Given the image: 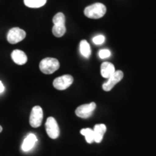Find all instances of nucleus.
I'll use <instances>...</instances> for the list:
<instances>
[{
	"mask_svg": "<svg viewBox=\"0 0 156 156\" xmlns=\"http://www.w3.org/2000/svg\"><path fill=\"white\" fill-rule=\"evenodd\" d=\"M59 67V62L55 58H45L39 64L40 70L46 75H51L55 73L56 70L58 69Z\"/></svg>",
	"mask_w": 156,
	"mask_h": 156,
	"instance_id": "nucleus-2",
	"label": "nucleus"
},
{
	"mask_svg": "<svg viewBox=\"0 0 156 156\" xmlns=\"http://www.w3.org/2000/svg\"><path fill=\"white\" fill-rule=\"evenodd\" d=\"M106 126L103 124H96L94 126V142L100 143L103 140V135L106 132Z\"/></svg>",
	"mask_w": 156,
	"mask_h": 156,
	"instance_id": "nucleus-11",
	"label": "nucleus"
},
{
	"mask_svg": "<svg viewBox=\"0 0 156 156\" xmlns=\"http://www.w3.org/2000/svg\"><path fill=\"white\" fill-rule=\"evenodd\" d=\"M5 91V86H4L3 83L0 81V93H3Z\"/></svg>",
	"mask_w": 156,
	"mask_h": 156,
	"instance_id": "nucleus-20",
	"label": "nucleus"
},
{
	"mask_svg": "<svg viewBox=\"0 0 156 156\" xmlns=\"http://www.w3.org/2000/svg\"><path fill=\"white\" fill-rule=\"evenodd\" d=\"M2 131V126H0V133H1Z\"/></svg>",
	"mask_w": 156,
	"mask_h": 156,
	"instance_id": "nucleus-21",
	"label": "nucleus"
},
{
	"mask_svg": "<svg viewBox=\"0 0 156 156\" xmlns=\"http://www.w3.org/2000/svg\"><path fill=\"white\" fill-rule=\"evenodd\" d=\"M43 118H44V113L41 107L39 106H34L31 110L30 119H29L30 126L34 128L39 127L42 124Z\"/></svg>",
	"mask_w": 156,
	"mask_h": 156,
	"instance_id": "nucleus-3",
	"label": "nucleus"
},
{
	"mask_svg": "<svg viewBox=\"0 0 156 156\" xmlns=\"http://www.w3.org/2000/svg\"><path fill=\"white\" fill-rule=\"evenodd\" d=\"M37 142V137L34 134H29L25 137L22 144V150L23 151L27 152L30 151L34 147L35 144Z\"/></svg>",
	"mask_w": 156,
	"mask_h": 156,
	"instance_id": "nucleus-12",
	"label": "nucleus"
},
{
	"mask_svg": "<svg viewBox=\"0 0 156 156\" xmlns=\"http://www.w3.org/2000/svg\"><path fill=\"white\" fill-rule=\"evenodd\" d=\"M95 108H96V104L94 102L81 105L76 108L75 114L80 118L87 119L92 115Z\"/></svg>",
	"mask_w": 156,
	"mask_h": 156,
	"instance_id": "nucleus-8",
	"label": "nucleus"
},
{
	"mask_svg": "<svg viewBox=\"0 0 156 156\" xmlns=\"http://www.w3.org/2000/svg\"><path fill=\"white\" fill-rule=\"evenodd\" d=\"M80 134L85 136V140L87 143H93L94 142V132L93 129L90 128L83 129L80 130Z\"/></svg>",
	"mask_w": 156,
	"mask_h": 156,
	"instance_id": "nucleus-15",
	"label": "nucleus"
},
{
	"mask_svg": "<svg viewBox=\"0 0 156 156\" xmlns=\"http://www.w3.org/2000/svg\"><path fill=\"white\" fill-rule=\"evenodd\" d=\"M80 51L85 58H89L91 54L90 46L86 40H82L80 44Z\"/></svg>",
	"mask_w": 156,
	"mask_h": 156,
	"instance_id": "nucleus-13",
	"label": "nucleus"
},
{
	"mask_svg": "<svg viewBox=\"0 0 156 156\" xmlns=\"http://www.w3.org/2000/svg\"><path fill=\"white\" fill-rule=\"evenodd\" d=\"M46 133L51 139H56L59 136V127H58L57 122L54 117H48L46 120Z\"/></svg>",
	"mask_w": 156,
	"mask_h": 156,
	"instance_id": "nucleus-4",
	"label": "nucleus"
},
{
	"mask_svg": "<svg viewBox=\"0 0 156 156\" xmlns=\"http://www.w3.org/2000/svg\"><path fill=\"white\" fill-rule=\"evenodd\" d=\"M93 42L95 45H101L105 42V36L103 35H98V36H95L93 38Z\"/></svg>",
	"mask_w": 156,
	"mask_h": 156,
	"instance_id": "nucleus-18",
	"label": "nucleus"
},
{
	"mask_svg": "<svg viewBox=\"0 0 156 156\" xmlns=\"http://www.w3.org/2000/svg\"><path fill=\"white\" fill-rule=\"evenodd\" d=\"M112 55V53L108 49H101L99 51L98 56L101 58H106Z\"/></svg>",
	"mask_w": 156,
	"mask_h": 156,
	"instance_id": "nucleus-19",
	"label": "nucleus"
},
{
	"mask_svg": "<svg viewBox=\"0 0 156 156\" xmlns=\"http://www.w3.org/2000/svg\"><path fill=\"white\" fill-rule=\"evenodd\" d=\"M54 25H65V16L63 13L58 12L53 17Z\"/></svg>",
	"mask_w": 156,
	"mask_h": 156,
	"instance_id": "nucleus-17",
	"label": "nucleus"
},
{
	"mask_svg": "<svg viewBox=\"0 0 156 156\" xmlns=\"http://www.w3.org/2000/svg\"><path fill=\"white\" fill-rule=\"evenodd\" d=\"M52 33H53L54 36L57 38L63 36L66 33L65 25H54L53 28H52Z\"/></svg>",
	"mask_w": 156,
	"mask_h": 156,
	"instance_id": "nucleus-16",
	"label": "nucleus"
},
{
	"mask_svg": "<svg viewBox=\"0 0 156 156\" xmlns=\"http://www.w3.org/2000/svg\"><path fill=\"white\" fill-rule=\"evenodd\" d=\"M74 79L73 76L69 75H64L61 77L56 78L53 82V85L56 89L58 90H64L67 89L69 86H71L73 83Z\"/></svg>",
	"mask_w": 156,
	"mask_h": 156,
	"instance_id": "nucleus-7",
	"label": "nucleus"
},
{
	"mask_svg": "<svg viewBox=\"0 0 156 156\" xmlns=\"http://www.w3.org/2000/svg\"><path fill=\"white\" fill-rule=\"evenodd\" d=\"M123 77H124V73L121 70L115 71V73L110 77L108 78L106 83L103 84V90L106 92L112 90L115 85L119 83L123 79Z\"/></svg>",
	"mask_w": 156,
	"mask_h": 156,
	"instance_id": "nucleus-5",
	"label": "nucleus"
},
{
	"mask_svg": "<svg viewBox=\"0 0 156 156\" xmlns=\"http://www.w3.org/2000/svg\"><path fill=\"white\" fill-rule=\"evenodd\" d=\"M26 36V33L23 29L19 28H13L9 30L7 34V41L9 44H15L22 41Z\"/></svg>",
	"mask_w": 156,
	"mask_h": 156,
	"instance_id": "nucleus-6",
	"label": "nucleus"
},
{
	"mask_svg": "<svg viewBox=\"0 0 156 156\" xmlns=\"http://www.w3.org/2000/svg\"><path fill=\"white\" fill-rule=\"evenodd\" d=\"M106 12V7L102 3H95L87 6L84 10V14L88 18L99 19L104 16Z\"/></svg>",
	"mask_w": 156,
	"mask_h": 156,
	"instance_id": "nucleus-1",
	"label": "nucleus"
},
{
	"mask_svg": "<svg viewBox=\"0 0 156 156\" xmlns=\"http://www.w3.org/2000/svg\"><path fill=\"white\" fill-rule=\"evenodd\" d=\"M114 65L110 62H103L101 66V73L103 77L108 79L115 73Z\"/></svg>",
	"mask_w": 156,
	"mask_h": 156,
	"instance_id": "nucleus-10",
	"label": "nucleus"
},
{
	"mask_svg": "<svg viewBox=\"0 0 156 156\" xmlns=\"http://www.w3.org/2000/svg\"><path fill=\"white\" fill-rule=\"evenodd\" d=\"M12 58L15 64L19 65H23L28 61V57L24 51L21 50H14L11 54Z\"/></svg>",
	"mask_w": 156,
	"mask_h": 156,
	"instance_id": "nucleus-9",
	"label": "nucleus"
},
{
	"mask_svg": "<svg viewBox=\"0 0 156 156\" xmlns=\"http://www.w3.org/2000/svg\"><path fill=\"white\" fill-rule=\"evenodd\" d=\"M47 0H24L25 5L30 8H39L46 5Z\"/></svg>",
	"mask_w": 156,
	"mask_h": 156,
	"instance_id": "nucleus-14",
	"label": "nucleus"
}]
</instances>
